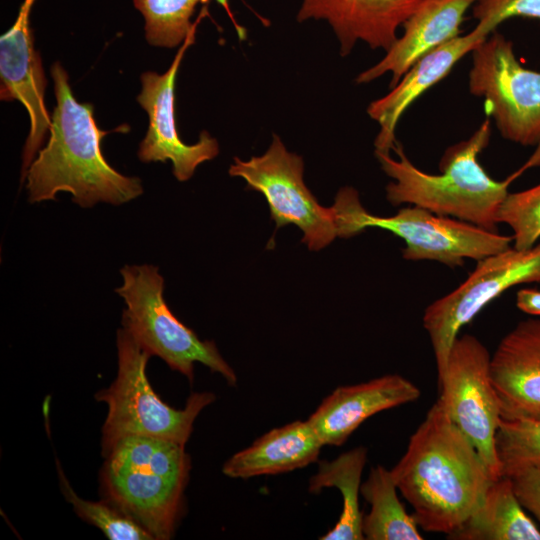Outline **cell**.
Listing matches in <instances>:
<instances>
[{"label": "cell", "mask_w": 540, "mask_h": 540, "mask_svg": "<svg viewBox=\"0 0 540 540\" xmlns=\"http://www.w3.org/2000/svg\"><path fill=\"white\" fill-rule=\"evenodd\" d=\"M535 282L540 283V243L522 250L509 247L477 261L462 284L425 309L423 327L435 356L437 384L460 329L507 289Z\"/></svg>", "instance_id": "obj_9"}, {"label": "cell", "mask_w": 540, "mask_h": 540, "mask_svg": "<svg viewBox=\"0 0 540 540\" xmlns=\"http://www.w3.org/2000/svg\"><path fill=\"white\" fill-rule=\"evenodd\" d=\"M56 463L61 492L79 518L100 529L110 540H154L149 532L109 501H89L78 496L58 459Z\"/></svg>", "instance_id": "obj_24"}, {"label": "cell", "mask_w": 540, "mask_h": 540, "mask_svg": "<svg viewBox=\"0 0 540 540\" xmlns=\"http://www.w3.org/2000/svg\"><path fill=\"white\" fill-rule=\"evenodd\" d=\"M194 27L182 43L172 64L164 74L145 72L141 75V92L138 103L146 111L149 125L146 136L139 145L138 157L142 162H166L173 165V175L178 181H187L203 162L212 160L219 153V145L207 131L201 132L195 144L184 143L175 122V80L185 51L194 43Z\"/></svg>", "instance_id": "obj_12"}, {"label": "cell", "mask_w": 540, "mask_h": 540, "mask_svg": "<svg viewBox=\"0 0 540 540\" xmlns=\"http://www.w3.org/2000/svg\"><path fill=\"white\" fill-rule=\"evenodd\" d=\"M33 2L25 0L14 25L0 38L1 100L19 101L30 119L23 150V177L51 125L44 101L46 78L29 26Z\"/></svg>", "instance_id": "obj_13"}, {"label": "cell", "mask_w": 540, "mask_h": 540, "mask_svg": "<svg viewBox=\"0 0 540 540\" xmlns=\"http://www.w3.org/2000/svg\"><path fill=\"white\" fill-rule=\"evenodd\" d=\"M423 0H303L297 20H325L337 36L340 54L351 53L359 41L372 49L389 50L397 30Z\"/></svg>", "instance_id": "obj_16"}, {"label": "cell", "mask_w": 540, "mask_h": 540, "mask_svg": "<svg viewBox=\"0 0 540 540\" xmlns=\"http://www.w3.org/2000/svg\"><path fill=\"white\" fill-rule=\"evenodd\" d=\"M516 306L524 313L540 316V291L530 288L520 289L516 295Z\"/></svg>", "instance_id": "obj_29"}, {"label": "cell", "mask_w": 540, "mask_h": 540, "mask_svg": "<svg viewBox=\"0 0 540 540\" xmlns=\"http://www.w3.org/2000/svg\"><path fill=\"white\" fill-rule=\"evenodd\" d=\"M332 207L338 237L350 238L368 227H378L405 242L403 257L411 261L432 260L450 267L461 266L466 259L479 261L509 248L513 242L512 236L415 205L403 207L389 217L372 215L352 187L340 189Z\"/></svg>", "instance_id": "obj_6"}, {"label": "cell", "mask_w": 540, "mask_h": 540, "mask_svg": "<svg viewBox=\"0 0 540 540\" xmlns=\"http://www.w3.org/2000/svg\"><path fill=\"white\" fill-rule=\"evenodd\" d=\"M145 19L149 44L172 48L183 43L194 27L195 7L207 0H133Z\"/></svg>", "instance_id": "obj_23"}, {"label": "cell", "mask_w": 540, "mask_h": 540, "mask_svg": "<svg viewBox=\"0 0 540 540\" xmlns=\"http://www.w3.org/2000/svg\"><path fill=\"white\" fill-rule=\"evenodd\" d=\"M420 395V389L407 378L388 374L337 387L323 399L307 422L324 446H340L368 418L414 402Z\"/></svg>", "instance_id": "obj_15"}, {"label": "cell", "mask_w": 540, "mask_h": 540, "mask_svg": "<svg viewBox=\"0 0 540 540\" xmlns=\"http://www.w3.org/2000/svg\"><path fill=\"white\" fill-rule=\"evenodd\" d=\"M490 372L503 420H540V319L522 320L502 338Z\"/></svg>", "instance_id": "obj_14"}, {"label": "cell", "mask_w": 540, "mask_h": 540, "mask_svg": "<svg viewBox=\"0 0 540 540\" xmlns=\"http://www.w3.org/2000/svg\"><path fill=\"white\" fill-rule=\"evenodd\" d=\"M491 136L490 119L467 140L450 146L439 163V174L417 168L396 141L398 156L375 152L382 170L393 179L386 186V198L393 205H415L433 213L457 218L485 230L497 232V211L511 182L526 168L540 165V146L529 161L503 181L491 178L478 161Z\"/></svg>", "instance_id": "obj_3"}, {"label": "cell", "mask_w": 540, "mask_h": 540, "mask_svg": "<svg viewBox=\"0 0 540 540\" xmlns=\"http://www.w3.org/2000/svg\"><path fill=\"white\" fill-rule=\"evenodd\" d=\"M472 11L477 25L491 34L499 24L512 17L540 21V0H476Z\"/></svg>", "instance_id": "obj_27"}, {"label": "cell", "mask_w": 540, "mask_h": 540, "mask_svg": "<svg viewBox=\"0 0 540 540\" xmlns=\"http://www.w3.org/2000/svg\"><path fill=\"white\" fill-rule=\"evenodd\" d=\"M118 371L115 380L95 394L108 407L102 427V456L121 438L141 435L186 445L200 412L215 400L212 392H193L182 409L166 404L149 383L151 355L124 327L117 330Z\"/></svg>", "instance_id": "obj_5"}, {"label": "cell", "mask_w": 540, "mask_h": 540, "mask_svg": "<svg viewBox=\"0 0 540 540\" xmlns=\"http://www.w3.org/2000/svg\"><path fill=\"white\" fill-rule=\"evenodd\" d=\"M475 1L423 0L402 25V36L379 62L358 74L356 83L366 84L390 72L394 87L421 56L459 36L464 15Z\"/></svg>", "instance_id": "obj_18"}, {"label": "cell", "mask_w": 540, "mask_h": 540, "mask_svg": "<svg viewBox=\"0 0 540 540\" xmlns=\"http://www.w3.org/2000/svg\"><path fill=\"white\" fill-rule=\"evenodd\" d=\"M426 532L454 533L494 480L478 451L436 401L390 470Z\"/></svg>", "instance_id": "obj_1"}, {"label": "cell", "mask_w": 540, "mask_h": 540, "mask_svg": "<svg viewBox=\"0 0 540 540\" xmlns=\"http://www.w3.org/2000/svg\"><path fill=\"white\" fill-rule=\"evenodd\" d=\"M497 223L513 230V247L527 249L540 238V184L515 193H508L498 208Z\"/></svg>", "instance_id": "obj_26"}, {"label": "cell", "mask_w": 540, "mask_h": 540, "mask_svg": "<svg viewBox=\"0 0 540 540\" xmlns=\"http://www.w3.org/2000/svg\"><path fill=\"white\" fill-rule=\"evenodd\" d=\"M51 75L57 104L49 140L24 175L29 201L53 200L58 192H69L81 207H92L97 202L120 205L140 196L141 180L119 173L105 160L101 141L107 131L97 126L93 106L75 99L60 63L53 64Z\"/></svg>", "instance_id": "obj_2"}, {"label": "cell", "mask_w": 540, "mask_h": 540, "mask_svg": "<svg viewBox=\"0 0 540 540\" xmlns=\"http://www.w3.org/2000/svg\"><path fill=\"white\" fill-rule=\"evenodd\" d=\"M495 449L502 476H511L528 467H540V420L501 419Z\"/></svg>", "instance_id": "obj_25"}, {"label": "cell", "mask_w": 540, "mask_h": 540, "mask_svg": "<svg viewBox=\"0 0 540 540\" xmlns=\"http://www.w3.org/2000/svg\"><path fill=\"white\" fill-rule=\"evenodd\" d=\"M216 2H217L218 4H220V5L224 8V10L226 11V13H227L228 16L230 17V20L232 21V23H233V25H234V27H235L237 33H238V36H239L240 40H244V39L246 38V31H245V29H244L242 26H240V25L236 22V20H235L233 14H232V12H231V9H230L228 0H216Z\"/></svg>", "instance_id": "obj_30"}, {"label": "cell", "mask_w": 540, "mask_h": 540, "mask_svg": "<svg viewBox=\"0 0 540 540\" xmlns=\"http://www.w3.org/2000/svg\"><path fill=\"white\" fill-rule=\"evenodd\" d=\"M397 485L390 470L372 467L361 484L360 493L370 504L363 516L362 532L367 540H422L412 514H408L397 495Z\"/></svg>", "instance_id": "obj_22"}, {"label": "cell", "mask_w": 540, "mask_h": 540, "mask_svg": "<svg viewBox=\"0 0 540 540\" xmlns=\"http://www.w3.org/2000/svg\"><path fill=\"white\" fill-rule=\"evenodd\" d=\"M302 157L289 152L279 136L261 156L249 160L234 158L229 175L240 177L246 189L260 192L266 199L276 229L294 224L303 232L302 242L310 250L328 246L338 237L333 207L318 203L303 180Z\"/></svg>", "instance_id": "obj_10"}, {"label": "cell", "mask_w": 540, "mask_h": 540, "mask_svg": "<svg viewBox=\"0 0 540 540\" xmlns=\"http://www.w3.org/2000/svg\"><path fill=\"white\" fill-rule=\"evenodd\" d=\"M491 355L471 334L458 336L450 350L437 401L478 451L491 477L502 476L495 449L501 421L499 399L491 380Z\"/></svg>", "instance_id": "obj_11"}, {"label": "cell", "mask_w": 540, "mask_h": 540, "mask_svg": "<svg viewBox=\"0 0 540 540\" xmlns=\"http://www.w3.org/2000/svg\"><path fill=\"white\" fill-rule=\"evenodd\" d=\"M364 446L340 454L332 461H320L317 472L309 479L308 489L318 493L323 488H337L342 495V510L334 527L320 540H362L363 513L359 506L361 477L368 459Z\"/></svg>", "instance_id": "obj_21"}, {"label": "cell", "mask_w": 540, "mask_h": 540, "mask_svg": "<svg viewBox=\"0 0 540 540\" xmlns=\"http://www.w3.org/2000/svg\"><path fill=\"white\" fill-rule=\"evenodd\" d=\"M509 478L522 507L540 523V467L525 468Z\"/></svg>", "instance_id": "obj_28"}, {"label": "cell", "mask_w": 540, "mask_h": 540, "mask_svg": "<svg viewBox=\"0 0 540 540\" xmlns=\"http://www.w3.org/2000/svg\"><path fill=\"white\" fill-rule=\"evenodd\" d=\"M468 86L484 98L503 138L523 146L540 143V71L524 67L501 33L493 31L472 51Z\"/></svg>", "instance_id": "obj_8"}, {"label": "cell", "mask_w": 540, "mask_h": 540, "mask_svg": "<svg viewBox=\"0 0 540 540\" xmlns=\"http://www.w3.org/2000/svg\"><path fill=\"white\" fill-rule=\"evenodd\" d=\"M120 273L123 283L115 291L126 304L122 325L151 356H158L190 383L194 364L201 363L220 374L230 386L237 375L213 341L200 340L169 309L163 297L164 278L153 265H127Z\"/></svg>", "instance_id": "obj_7"}, {"label": "cell", "mask_w": 540, "mask_h": 540, "mask_svg": "<svg viewBox=\"0 0 540 540\" xmlns=\"http://www.w3.org/2000/svg\"><path fill=\"white\" fill-rule=\"evenodd\" d=\"M489 35L476 25L468 34L457 36L430 50L413 63L389 93L369 104L367 113L380 126L374 141L375 152L389 154L397 141V124L407 108L446 77L461 58L472 52Z\"/></svg>", "instance_id": "obj_17"}, {"label": "cell", "mask_w": 540, "mask_h": 540, "mask_svg": "<svg viewBox=\"0 0 540 540\" xmlns=\"http://www.w3.org/2000/svg\"><path fill=\"white\" fill-rule=\"evenodd\" d=\"M447 538L540 540V530L517 499L511 479L501 476L490 483L476 510Z\"/></svg>", "instance_id": "obj_20"}, {"label": "cell", "mask_w": 540, "mask_h": 540, "mask_svg": "<svg viewBox=\"0 0 540 540\" xmlns=\"http://www.w3.org/2000/svg\"><path fill=\"white\" fill-rule=\"evenodd\" d=\"M323 446L307 420L294 421L266 432L232 455L222 472L233 479L291 472L316 462Z\"/></svg>", "instance_id": "obj_19"}, {"label": "cell", "mask_w": 540, "mask_h": 540, "mask_svg": "<svg viewBox=\"0 0 540 540\" xmlns=\"http://www.w3.org/2000/svg\"><path fill=\"white\" fill-rule=\"evenodd\" d=\"M100 488L105 500L155 540L171 539L185 512L191 458L185 445L141 435L121 438L103 456Z\"/></svg>", "instance_id": "obj_4"}]
</instances>
